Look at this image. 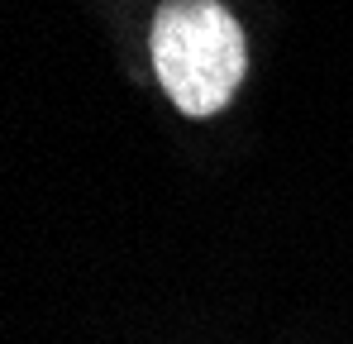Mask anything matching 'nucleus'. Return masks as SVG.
I'll list each match as a JSON object with an SVG mask.
<instances>
[{
  "instance_id": "f257e3e1",
  "label": "nucleus",
  "mask_w": 353,
  "mask_h": 344,
  "mask_svg": "<svg viewBox=\"0 0 353 344\" xmlns=\"http://www.w3.org/2000/svg\"><path fill=\"white\" fill-rule=\"evenodd\" d=\"M153 72L181 115L225 111L248 72V44L220 0H163L153 15Z\"/></svg>"
}]
</instances>
